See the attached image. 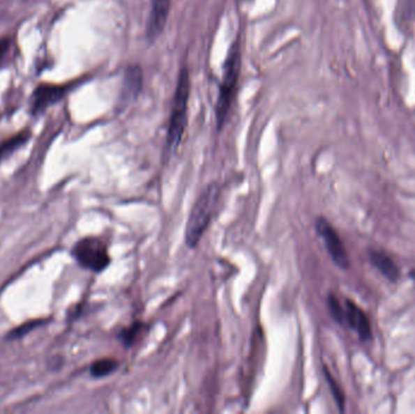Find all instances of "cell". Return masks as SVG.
<instances>
[{
  "mask_svg": "<svg viewBox=\"0 0 415 414\" xmlns=\"http://www.w3.org/2000/svg\"><path fill=\"white\" fill-rule=\"evenodd\" d=\"M241 68H242L241 43L236 39L229 49V55L225 62L224 75H222V82L220 84L219 96L216 101L215 116H216V124L219 129L224 128L231 107L234 105L236 93H237L238 80L241 75Z\"/></svg>",
  "mask_w": 415,
  "mask_h": 414,
  "instance_id": "6da1fadb",
  "label": "cell"
},
{
  "mask_svg": "<svg viewBox=\"0 0 415 414\" xmlns=\"http://www.w3.org/2000/svg\"><path fill=\"white\" fill-rule=\"evenodd\" d=\"M219 193L218 185L215 183L208 185L192 207L185 231V240L190 248H195L201 242L214 215Z\"/></svg>",
  "mask_w": 415,
  "mask_h": 414,
  "instance_id": "7a4b0ae2",
  "label": "cell"
},
{
  "mask_svg": "<svg viewBox=\"0 0 415 414\" xmlns=\"http://www.w3.org/2000/svg\"><path fill=\"white\" fill-rule=\"evenodd\" d=\"M190 98V73L183 68L179 75L178 86L174 95L173 109L168 128V146L178 148L187 127V107Z\"/></svg>",
  "mask_w": 415,
  "mask_h": 414,
  "instance_id": "3957f363",
  "label": "cell"
},
{
  "mask_svg": "<svg viewBox=\"0 0 415 414\" xmlns=\"http://www.w3.org/2000/svg\"><path fill=\"white\" fill-rule=\"evenodd\" d=\"M72 255L82 268L93 273H101L111 263L107 245L98 237H85L78 240L72 248Z\"/></svg>",
  "mask_w": 415,
  "mask_h": 414,
  "instance_id": "277c9868",
  "label": "cell"
},
{
  "mask_svg": "<svg viewBox=\"0 0 415 414\" xmlns=\"http://www.w3.org/2000/svg\"><path fill=\"white\" fill-rule=\"evenodd\" d=\"M316 230L318 235L321 236L328 254L331 255V260L336 263V266L342 270L350 268V258L346 252L345 245L331 222L324 217H318L316 220Z\"/></svg>",
  "mask_w": 415,
  "mask_h": 414,
  "instance_id": "5b68a950",
  "label": "cell"
},
{
  "mask_svg": "<svg viewBox=\"0 0 415 414\" xmlns=\"http://www.w3.org/2000/svg\"><path fill=\"white\" fill-rule=\"evenodd\" d=\"M342 309V319L340 325L347 327L356 332L361 342H369L372 339V325L369 322L368 316L365 315L361 307L350 299L344 301Z\"/></svg>",
  "mask_w": 415,
  "mask_h": 414,
  "instance_id": "8992f818",
  "label": "cell"
},
{
  "mask_svg": "<svg viewBox=\"0 0 415 414\" xmlns=\"http://www.w3.org/2000/svg\"><path fill=\"white\" fill-rule=\"evenodd\" d=\"M68 90H70L68 85H39L34 90L29 101L31 113L33 116H38L44 112L47 107L62 100V98L68 93Z\"/></svg>",
  "mask_w": 415,
  "mask_h": 414,
  "instance_id": "52a82bcc",
  "label": "cell"
},
{
  "mask_svg": "<svg viewBox=\"0 0 415 414\" xmlns=\"http://www.w3.org/2000/svg\"><path fill=\"white\" fill-rule=\"evenodd\" d=\"M172 6V0H152L149 21L146 26V37L149 42H154L163 33L165 24L168 21L169 11Z\"/></svg>",
  "mask_w": 415,
  "mask_h": 414,
  "instance_id": "ba28073f",
  "label": "cell"
},
{
  "mask_svg": "<svg viewBox=\"0 0 415 414\" xmlns=\"http://www.w3.org/2000/svg\"><path fill=\"white\" fill-rule=\"evenodd\" d=\"M369 260L374 268H377L379 273H382L384 277L387 278L388 281L395 282L400 277V268L386 253L380 252V250H370Z\"/></svg>",
  "mask_w": 415,
  "mask_h": 414,
  "instance_id": "9c48e42d",
  "label": "cell"
},
{
  "mask_svg": "<svg viewBox=\"0 0 415 414\" xmlns=\"http://www.w3.org/2000/svg\"><path fill=\"white\" fill-rule=\"evenodd\" d=\"M29 137H31V132L24 130V132H20L17 135L11 137L9 140L1 142V144H0V163H1L6 157L13 155L15 151L17 150V148L24 146V144L29 141Z\"/></svg>",
  "mask_w": 415,
  "mask_h": 414,
  "instance_id": "30bf717a",
  "label": "cell"
},
{
  "mask_svg": "<svg viewBox=\"0 0 415 414\" xmlns=\"http://www.w3.org/2000/svg\"><path fill=\"white\" fill-rule=\"evenodd\" d=\"M119 362L114 358H101L90 366V374L93 378H103L117 371Z\"/></svg>",
  "mask_w": 415,
  "mask_h": 414,
  "instance_id": "8fae6325",
  "label": "cell"
},
{
  "mask_svg": "<svg viewBox=\"0 0 415 414\" xmlns=\"http://www.w3.org/2000/svg\"><path fill=\"white\" fill-rule=\"evenodd\" d=\"M142 85V72L140 67H129L126 75V90L128 96L133 95L134 98L139 95Z\"/></svg>",
  "mask_w": 415,
  "mask_h": 414,
  "instance_id": "7c38bea8",
  "label": "cell"
},
{
  "mask_svg": "<svg viewBox=\"0 0 415 414\" xmlns=\"http://www.w3.org/2000/svg\"><path fill=\"white\" fill-rule=\"evenodd\" d=\"M146 325L142 322H135L133 325L126 327L118 335V339L126 348H130L137 342V339L142 335Z\"/></svg>",
  "mask_w": 415,
  "mask_h": 414,
  "instance_id": "4fadbf2b",
  "label": "cell"
},
{
  "mask_svg": "<svg viewBox=\"0 0 415 414\" xmlns=\"http://www.w3.org/2000/svg\"><path fill=\"white\" fill-rule=\"evenodd\" d=\"M45 322H47V320H33L26 322L24 325H19L17 328H15V330L9 332L8 335H6V339L16 340V339L24 338V335H29L32 330H36L39 325L45 323Z\"/></svg>",
  "mask_w": 415,
  "mask_h": 414,
  "instance_id": "5bb4252c",
  "label": "cell"
},
{
  "mask_svg": "<svg viewBox=\"0 0 415 414\" xmlns=\"http://www.w3.org/2000/svg\"><path fill=\"white\" fill-rule=\"evenodd\" d=\"M324 373H326V379L328 381V384H329V388H331V394H333V397L335 400L336 405H338V407L342 412L344 407H345V396H344V392L341 391L340 386L338 385V383L331 376V373L326 371V368H324Z\"/></svg>",
  "mask_w": 415,
  "mask_h": 414,
  "instance_id": "9a60e30c",
  "label": "cell"
},
{
  "mask_svg": "<svg viewBox=\"0 0 415 414\" xmlns=\"http://www.w3.org/2000/svg\"><path fill=\"white\" fill-rule=\"evenodd\" d=\"M10 52H11V39L10 38L1 39L0 40V67L4 65Z\"/></svg>",
  "mask_w": 415,
  "mask_h": 414,
  "instance_id": "2e32d148",
  "label": "cell"
}]
</instances>
